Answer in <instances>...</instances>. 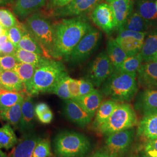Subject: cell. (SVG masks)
<instances>
[{"mask_svg": "<svg viewBox=\"0 0 157 157\" xmlns=\"http://www.w3.org/2000/svg\"><path fill=\"white\" fill-rule=\"evenodd\" d=\"M115 40L128 56H135L139 53L144 43V41L130 37L123 38L117 37Z\"/></svg>", "mask_w": 157, "mask_h": 157, "instance_id": "f1b7e54d", "label": "cell"}, {"mask_svg": "<svg viewBox=\"0 0 157 157\" xmlns=\"http://www.w3.org/2000/svg\"><path fill=\"white\" fill-rule=\"evenodd\" d=\"M16 17L11 12L6 9H0V25H1L6 30L17 25Z\"/></svg>", "mask_w": 157, "mask_h": 157, "instance_id": "8d00e7d4", "label": "cell"}, {"mask_svg": "<svg viewBox=\"0 0 157 157\" xmlns=\"http://www.w3.org/2000/svg\"><path fill=\"white\" fill-rule=\"evenodd\" d=\"M68 87L71 97V99L76 100L80 96L78 80L71 78L70 77L68 82Z\"/></svg>", "mask_w": 157, "mask_h": 157, "instance_id": "b9f144b4", "label": "cell"}, {"mask_svg": "<svg viewBox=\"0 0 157 157\" xmlns=\"http://www.w3.org/2000/svg\"><path fill=\"white\" fill-rule=\"evenodd\" d=\"M107 55L114 67V72L117 71L126 58L127 54L120 47L115 39H110L107 43Z\"/></svg>", "mask_w": 157, "mask_h": 157, "instance_id": "cb8c5ba5", "label": "cell"}, {"mask_svg": "<svg viewBox=\"0 0 157 157\" xmlns=\"http://www.w3.org/2000/svg\"><path fill=\"white\" fill-rule=\"evenodd\" d=\"M25 30L24 24L19 23L6 30V36L8 39L12 42L17 47L22 37Z\"/></svg>", "mask_w": 157, "mask_h": 157, "instance_id": "d590c367", "label": "cell"}, {"mask_svg": "<svg viewBox=\"0 0 157 157\" xmlns=\"http://www.w3.org/2000/svg\"><path fill=\"white\" fill-rule=\"evenodd\" d=\"M0 157H8L6 156V154L4 152L2 151L1 150H0Z\"/></svg>", "mask_w": 157, "mask_h": 157, "instance_id": "f5cc1de1", "label": "cell"}, {"mask_svg": "<svg viewBox=\"0 0 157 157\" xmlns=\"http://www.w3.org/2000/svg\"><path fill=\"white\" fill-rule=\"evenodd\" d=\"M138 124L133 107L126 102L119 103L107 121L96 129L101 135L108 136L126 129H132Z\"/></svg>", "mask_w": 157, "mask_h": 157, "instance_id": "8992f818", "label": "cell"}, {"mask_svg": "<svg viewBox=\"0 0 157 157\" xmlns=\"http://www.w3.org/2000/svg\"><path fill=\"white\" fill-rule=\"evenodd\" d=\"M64 112L67 119L81 128L89 124L93 118L72 99L65 100Z\"/></svg>", "mask_w": 157, "mask_h": 157, "instance_id": "4fadbf2b", "label": "cell"}, {"mask_svg": "<svg viewBox=\"0 0 157 157\" xmlns=\"http://www.w3.org/2000/svg\"><path fill=\"white\" fill-rule=\"evenodd\" d=\"M15 56L18 62L32 64L36 67L45 62L48 59L43 56L21 48H17Z\"/></svg>", "mask_w": 157, "mask_h": 157, "instance_id": "4dcf8cb0", "label": "cell"}, {"mask_svg": "<svg viewBox=\"0 0 157 157\" xmlns=\"http://www.w3.org/2000/svg\"><path fill=\"white\" fill-rule=\"evenodd\" d=\"M47 0H15L13 11L21 18L30 16L45 6Z\"/></svg>", "mask_w": 157, "mask_h": 157, "instance_id": "44dd1931", "label": "cell"}, {"mask_svg": "<svg viewBox=\"0 0 157 157\" xmlns=\"http://www.w3.org/2000/svg\"><path fill=\"white\" fill-rule=\"evenodd\" d=\"M17 48L45 56L42 48L37 41L34 39L33 37L29 33L25 26L22 37L17 46Z\"/></svg>", "mask_w": 157, "mask_h": 157, "instance_id": "f546056e", "label": "cell"}, {"mask_svg": "<svg viewBox=\"0 0 157 157\" xmlns=\"http://www.w3.org/2000/svg\"><path fill=\"white\" fill-rule=\"evenodd\" d=\"M69 76L67 75L63 77L54 87L50 93L55 94L63 100L71 99L68 87Z\"/></svg>", "mask_w": 157, "mask_h": 157, "instance_id": "e575fe53", "label": "cell"}, {"mask_svg": "<svg viewBox=\"0 0 157 157\" xmlns=\"http://www.w3.org/2000/svg\"><path fill=\"white\" fill-rule=\"evenodd\" d=\"M136 11L151 26L157 22V6L152 0H139L137 2Z\"/></svg>", "mask_w": 157, "mask_h": 157, "instance_id": "603a6c76", "label": "cell"}, {"mask_svg": "<svg viewBox=\"0 0 157 157\" xmlns=\"http://www.w3.org/2000/svg\"><path fill=\"white\" fill-rule=\"evenodd\" d=\"M103 99V95L101 91L94 89L92 92L86 95L80 96L76 100L82 107L92 118L95 117V113L101 105Z\"/></svg>", "mask_w": 157, "mask_h": 157, "instance_id": "ffe728a7", "label": "cell"}, {"mask_svg": "<svg viewBox=\"0 0 157 157\" xmlns=\"http://www.w3.org/2000/svg\"><path fill=\"white\" fill-rule=\"evenodd\" d=\"M135 136V130L126 129L107 136L101 151L112 157H124L128 151Z\"/></svg>", "mask_w": 157, "mask_h": 157, "instance_id": "52a82bcc", "label": "cell"}, {"mask_svg": "<svg viewBox=\"0 0 157 157\" xmlns=\"http://www.w3.org/2000/svg\"><path fill=\"white\" fill-rule=\"evenodd\" d=\"M90 148L88 138L75 132H62L54 140L55 152L59 157H83Z\"/></svg>", "mask_w": 157, "mask_h": 157, "instance_id": "5b68a950", "label": "cell"}, {"mask_svg": "<svg viewBox=\"0 0 157 157\" xmlns=\"http://www.w3.org/2000/svg\"><path fill=\"white\" fill-rule=\"evenodd\" d=\"M135 108L143 116L157 112V89H145L137 96Z\"/></svg>", "mask_w": 157, "mask_h": 157, "instance_id": "9a60e30c", "label": "cell"}, {"mask_svg": "<svg viewBox=\"0 0 157 157\" xmlns=\"http://www.w3.org/2000/svg\"><path fill=\"white\" fill-rule=\"evenodd\" d=\"M143 156L157 157V139L146 141L143 148Z\"/></svg>", "mask_w": 157, "mask_h": 157, "instance_id": "ab89813d", "label": "cell"}, {"mask_svg": "<svg viewBox=\"0 0 157 157\" xmlns=\"http://www.w3.org/2000/svg\"><path fill=\"white\" fill-rule=\"evenodd\" d=\"M37 118L40 122L43 124H50L53 119V113L50 109L49 110L44 112Z\"/></svg>", "mask_w": 157, "mask_h": 157, "instance_id": "bcb514c9", "label": "cell"}, {"mask_svg": "<svg viewBox=\"0 0 157 157\" xmlns=\"http://www.w3.org/2000/svg\"><path fill=\"white\" fill-rule=\"evenodd\" d=\"M26 30L39 44L48 59H55L54 32L53 26L44 17L38 13L30 15L24 24Z\"/></svg>", "mask_w": 157, "mask_h": 157, "instance_id": "277c9868", "label": "cell"}, {"mask_svg": "<svg viewBox=\"0 0 157 157\" xmlns=\"http://www.w3.org/2000/svg\"><path fill=\"white\" fill-rule=\"evenodd\" d=\"M49 109H50V108L47 104L44 103V102H40V103L37 104L34 107L36 117H38L40 115H41L42 113L46 112L47 111H48Z\"/></svg>", "mask_w": 157, "mask_h": 157, "instance_id": "7dc6e473", "label": "cell"}, {"mask_svg": "<svg viewBox=\"0 0 157 157\" xmlns=\"http://www.w3.org/2000/svg\"><path fill=\"white\" fill-rule=\"evenodd\" d=\"M142 157H144V156H142Z\"/></svg>", "mask_w": 157, "mask_h": 157, "instance_id": "680465c9", "label": "cell"}, {"mask_svg": "<svg viewBox=\"0 0 157 157\" xmlns=\"http://www.w3.org/2000/svg\"><path fill=\"white\" fill-rule=\"evenodd\" d=\"M2 70H1V67H0V71H1Z\"/></svg>", "mask_w": 157, "mask_h": 157, "instance_id": "9f6ffc18", "label": "cell"}, {"mask_svg": "<svg viewBox=\"0 0 157 157\" xmlns=\"http://www.w3.org/2000/svg\"><path fill=\"white\" fill-rule=\"evenodd\" d=\"M80 86V96L86 95L94 90V85L87 78H82L78 80Z\"/></svg>", "mask_w": 157, "mask_h": 157, "instance_id": "7bdbcfd3", "label": "cell"}, {"mask_svg": "<svg viewBox=\"0 0 157 157\" xmlns=\"http://www.w3.org/2000/svg\"><path fill=\"white\" fill-rule=\"evenodd\" d=\"M6 34V30L1 25H0V36Z\"/></svg>", "mask_w": 157, "mask_h": 157, "instance_id": "816d5d0a", "label": "cell"}, {"mask_svg": "<svg viewBox=\"0 0 157 157\" xmlns=\"http://www.w3.org/2000/svg\"><path fill=\"white\" fill-rule=\"evenodd\" d=\"M23 100L12 107L0 111V119L14 127H19L22 117V106Z\"/></svg>", "mask_w": 157, "mask_h": 157, "instance_id": "484cf974", "label": "cell"}, {"mask_svg": "<svg viewBox=\"0 0 157 157\" xmlns=\"http://www.w3.org/2000/svg\"><path fill=\"white\" fill-rule=\"evenodd\" d=\"M13 0H0V6H6L11 3Z\"/></svg>", "mask_w": 157, "mask_h": 157, "instance_id": "f907efd6", "label": "cell"}, {"mask_svg": "<svg viewBox=\"0 0 157 157\" xmlns=\"http://www.w3.org/2000/svg\"><path fill=\"white\" fill-rule=\"evenodd\" d=\"M89 157H112L109 155L107 154L106 153L104 152L101 151V150H99L98 151L95 152L93 154L90 155Z\"/></svg>", "mask_w": 157, "mask_h": 157, "instance_id": "c3c4849f", "label": "cell"}, {"mask_svg": "<svg viewBox=\"0 0 157 157\" xmlns=\"http://www.w3.org/2000/svg\"><path fill=\"white\" fill-rule=\"evenodd\" d=\"M2 91V90L1 89V87H0V91Z\"/></svg>", "mask_w": 157, "mask_h": 157, "instance_id": "6f0895ef", "label": "cell"}, {"mask_svg": "<svg viewBox=\"0 0 157 157\" xmlns=\"http://www.w3.org/2000/svg\"><path fill=\"white\" fill-rule=\"evenodd\" d=\"M153 61H157V55L155 56L154 57V59H153Z\"/></svg>", "mask_w": 157, "mask_h": 157, "instance_id": "db71d44e", "label": "cell"}, {"mask_svg": "<svg viewBox=\"0 0 157 157\" xmlns=\"http://www.w3.org/2000/svg\"><path fill=\"white\" fill-rule=\"evenodd\" d=\"M40 139L32 132L24 135L23 138L17 143L8 157H33L34 148Z\"/></svg>", "mask_w": 157, "mask_h": 157, "instance_id": "2e32d148", "label": "cell"}, {"mask_svg": "<svg viewBox=\"0 0 157 157\" xmlns=\"http://www.w3.org/2000/svg\"><path fill=\"white\" fill-rule=\"evenodd\" d=\"M26 94L2 90L0 91V111L22 101Z\"/></svg>", "mask_w": 157, "mask_h": 157, "instance_id": "d6a6232c", "label": "cell"}, {"mask_svg": "<svg viewBox=\"0 0 157 157\" xmlns=\"http://www.w3.org/2000/svg\"><path fill=\"white\" fill-rule=\"evenodd\" d=\"M155 4H156V6H157V0L156 1V2H155Z\"/></svg>", "mask_w": 157, "mask_h": 157, "instance_id": "11a10c76", "label": "cell"}, {"mask_svg": "<svg viewBox=\"0 0 157 157\" xmlns=\"http://www.w3.org/2000/svg\"><path fill=\"white\" fill-rule=\"evenodd\" d=\"M0 87L2 90L26 94L22 81L13 70L0 71Z\"/></svg>", "mask_w": 157, "mask_h": 157, "instance_id": "d6986e66", "label": "cell"}, {"mask_svg": "<svg viewBox=\"0 0 157 157\" xmlns=\"http://www.w3.org/2000/svg\"><path fill=\"white\" fill-rule=\"evenodd\" d=\"M143 62L140 53L128 56L117 71L124 73H137Z\"/></svg>", "mask_w": 157, "mask_h": 157, "instance_id": "836d02e7", "label": "cell"}, {"mask_svg": "<svg viewBox=\"0 0 157 157\" xmlns=\"http://www.w3.org/2000/svg\"><path fill=\"white\" fill-rule=\"evenodd\" d=\"M54 32L55 59L67 61L72 51L93 28L85 15L62 19L52 24Z\"/></svg>", "mask_w": 157, "mask_h": 157, "instance_id": "6da1fadb", "label": "cell"}, {"mask_svg": "<svg viewBox=\"0 0 157 157\" xmlns=\"http://www.w3.org/2000/svg\"><path fill=\"white\" fill-rule=\"evenodd\" d=\"M17 139L11 125L6 124L0 128V148L8 150L15 146Z\"/></svg>", "mask_w": 157, "mask_h": 157, "instance_id": "1f68e13d", "label": "cell"}, {"mask_svg": "<svg viewBox=\"0 0 157 157\" xmlns=\"http://www.w3.org/2000/svg\"><path fill=\"white\" fill-rule=\"evenodd\" d=\"M137 135L146 141L157 139V112L143 116L138 124Z\"/></svg>", "mask_w": 157, "mask_h": 157, "instance_id": "ac0fdd59", "label": "cell"}, {"mask_svg": "<svg viewBox=\"0 0 157 157\" xmlns=\"http://www.w3.org/2000/svg\"><path fill=\"white\" fill-rule=\"evenodd\" d=\"M150 26L151 25L147 22L137 12L135 11L130 15L121 30L126 29L139 32H146Z\"/></svg>", "mask_w": 157, "mask_h": 157, "instance_id": "83f0119b", "label": "cell"}, {"mask_svg": "<svg viewBox=\"0 0 157 157\" xmlns=\"http://www.w3.org/2000/svg\"><path fill=\"white\" fill-rule=\"evenodd\" d=\"M114 71L113 66L107 54L102 52L96 56L91 63L87 72V78L95 87H100Z\"/></svg>", "mask_w": 157, "mask_h": 157, "instance_id": "9c48e42d", "label": "cell"}, {"mask_svg": "<svg viewBox=\"0 0 157 157\" xmlns=\"http://www.w3.org/2000/svg\"><path fill=\"white\" fill-rule=\"evenodd\" d=\"M67 75H68L67 71L61 61L48 59L36 67L26 94L33 96L40 93H51L56 84Z\"/></svg>", "mask_w": 157, "mask_h": 157, "instance_id": "7a4b0ae2", "label": "cell"}, {"mask_svg": "<svg viewBox=\"0 0 157 157\" xmlns=\"http://www.w3.org/2000/svg\"><path fill=\"white\" fill-rule=\"evenodd\" d=\"M141 56L143 62L152 61L157 54V29L152 31L144 40L141 49Z\"/></svg>", "mask_w": 157, "mask_h": 157, "instance_id": "d4e9b609", "label": "cell"}, {"mask_svg": "<svg viewBox=\"0 0 157 157\" xmlns=\"http://www.w3.org/2000/svg\"><path fill=\"white\" fill-rule=\"evenodd\" d=\"M8 37L6 36V34L1 36H0V47H1V45L4 44L6 41H8Z\"/></svg>", "mask_w": 157, "mask_h": 157, "instance_id": "681fc988", "label": "cell"}, {"mask_svg": "<svg viewBox=\"0 0 157 157\" xmlns=\"http://www.w3.org/2000/svg\"><path fill=\"white\" fill-rule=\"evenodd\" d=\"M36 69V67L33 65L18 62L13 70L22 81L25 87L26 93L31 84Z\"/></svg>", "mask_w": 157, "mask_h": 157, "instance_id": "4316f807", "label": "cell"}, {"mask_svg": "<svg viewBox=\"0 0 157 157\" xmlns=\"http://www.w3.org/2000/svg\"><path fill=\"white\" fill-rule=\"evenodd\" d=\"M100 37L101 33L98 30L91 29L73 48L67 61L76 64L86 60L95 50Z\"/></svg>", "mask_w": 157, "mask_h": 157, "instance_id": "ba28073f", "label": "cell"}, {"mask_svg": "<svg viewBox=\"0 0 157 157\" xmlns=\"http://www.w3.org/2000/svg\"><path fill=\"white\" fill-rule=\"evenodd\" d=\"M112 10L115 21L116 30L119 31L133 13V0H105Z\"/></svg>", "mask_w": 157, "mask_h": 157, "instance_id": "7c38bea8", "label": "cell"}, {"mask_svg": "<svg viewBox=\"0 0 157 157\" xmlns=\"http://www.w3.org/2000/svg\"><path fill=\"white\" fill-rule=\"evenodd\" d=\"M119 103L112 99L102 102L95 113V118L93 123L94 129H97L107 121Z\"/></svg>", "mask_w": 157, "mask_h": 157, "instance_id": "7402d4cb", "label": "cell"}, {"mask_svg": "<svg viewBox=\"0 0 157 157\" xmlns=\"http://www.w3.org/2000/svg\"><path fill=\"white\" fill-rule=\"evenodd\" d=\"M91 19L96 26L108 36L116 30L112 10L106 2H101L95 6L91 13Z\"/></svg>", "mask_w": 157, "mask_h": 157, "instance_id": "8fae6325", "label": "cell"}, {"mask_svg": "<svg viewBox=\"0 0 157 157\" xmlns=\"http://www.w3.org/2000/svg\"><path fill=\"white\" fill-rule=\"evenodd\" d=\"M137 73L114 72L102 84L101 93L118 102L132 101L138 91Z\"/></svg>", "mask_w": 157, "mask_h": 157, "instance_id": "3957f363", "label": "cell"}, {"mask_svg": "<svg viewBox=\"0 0 157 157\" xmlns=\"http://www.w3.org/2000/svg\"><path fill=\"white\" fill-rule=\"evenodd\" d=\"M35 111L32 96L26 94L22 106V117L19 128L23 135L32 132L35 119Z\"/></svg>", "mask_w": 157, "mask_h": 157, "instance_id": "e0dca14e", "label": "cell"}, {"mask_svg": "<svg viewBox=\"0 0 157 157\" xmlns=\"http://www.w3.org/2000/svg\"><path fill=\"white\" fill-rule=\"evenodd\" d=\"M146 34H147L146 32H135V31L129 30L122 29L119 31V34L117 37H121V38L130 37L136 39L140 40L142 41H144Z\"/></svg>", "mask_w": 157, "mask_h": 157, "instance_id": "60d3db41", "label": "cell"}, {"mask_svg": "<svg viewBox=\"0 0 157 157\" xmlns=\"http://www.w3.org/2000/svg\"><path fill=\"white\" fill-rule=\"evenodd\" d=\"M102 0H73L67 6L51 11V16L66 17L83 16L93 10Z\"/></svg>", "mask_w": 157, "mask_h": 157, "instance_id": "30bf717a", "label": "cell"}, {"mask_svg": "<svg viewBox=\"0 0 157 157\" xmlns=\"http://www.w3.org/2000/svg\"><path fill=\"white\" fill-rule=\"evenodd\" d=\"M137 73L139 85L146 89L157 90V61L145 62Z\"/></svg>", "mask_w": 157, "mask_h": 157, "instance_id": "5bb4252c", "label": "cell"}, {"mask_svg": "<svg viewBox=\"0 0 157 157\" xmlns=\"http://www.w3.org/2000/svg\"><path fill=\"white\" fill-rule=\"evenodd\" d=\"M17 58L13 55L0 54V67L1 70L12 71L18 63Z\"/></svg>", "mask_w": 157, "mask_h": 157, "instance_id": "f35d334b", "label": "cell"}, {"mask_svg": "<svg viewBox=\"0 0 157 157\" xmlns=\"http://www.w3.org/2000/svg\"><path fill=\"white\" fill-rule=\"evenodd\" d=\"M73 0H47V8L51 11L67 6Z\"/></svg>", "mask_w": 157, "mask_h": 157, "instance_id": "ee69618b", "label": "cell"}, {"mask_svg": "<svg viewBox=\"0 0 157 157\" xmlns=\"http://www.w3.org/2000/svg\"><path fill=\"white\" fill-rule=\"evenodd\" d=\"M51 155L50 141L40 139L34 150L33 157H50Z\"/></svg>", "mask_w": 157, "mask_h": 157, "instance_id": "74e56055", "label": "cell"}, {"mask_svg": "<svg viewBox=\"0 0 157 157\" xmlns=\"http://www.w3.org/2000/svg\"><path fill=\"white\" fill-rule=\"evenodd\" d=\"M17 48V47L8 40L0 47V54L15 56Z\"/></svg>", "mask_w": 157, "mask_h": 157, "instance_id": "f6af8a7d", "label": "cell"}]
</instances>
